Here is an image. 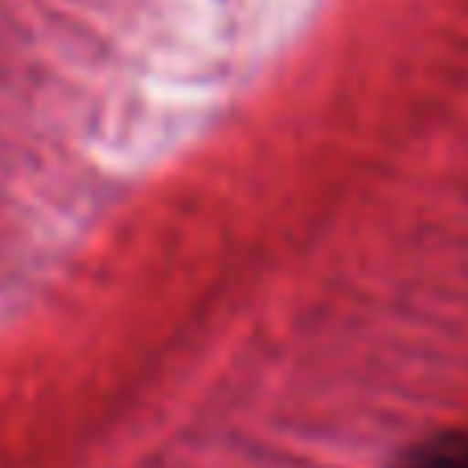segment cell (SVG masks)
Here are the masks:
<instances>
[{
  "label": "cell",
  "instance_id": "1",
  "mask_svg": "<svg viewBox=\"0 0 468 468\" xmlns=\"http://www.w3.org/2000/svg\"><path fill=\"white\" fill-rule=\"evenodd\" d=\"M399 468H468V431H440L403 456Z\"/></svg>",
  "mask_w": 468,
  "mask_h": 468
}]
</instances>
